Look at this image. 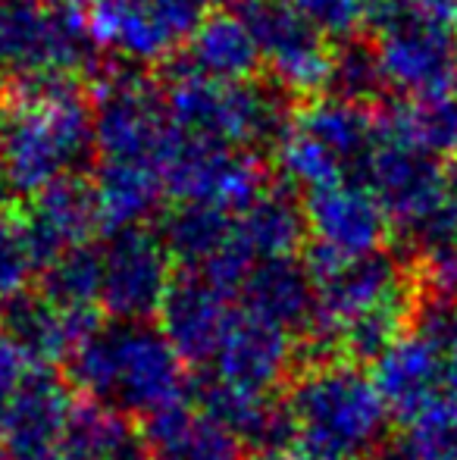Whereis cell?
I'll return each instance as SVG.
<instances>
[{
  "label": "cell",
  "mask_w": 457,
  "mask_h": 460,
  "mask_svg": "<svg viewBox=\"0 0 457 460\" xmlns=\"http://www.w3.org/2000/svg\"><path fill=\"white\" fill-rule=\"evenodd\" d=\"M92 110L101 164H145L160 170L176 138L163 88L135 69H110L98 82Z\"/></svg>",
  "instance_id": "cell-7"
},
{
  "label": "cell",
  "mask_w": 457,
  "mask_h": 460,
  "mask_svg": "<svg viewBox=\"0 0 457 460\" xmlns=\"http://www.w3.org/2000/svg\"><path fill=\"white\" fill-rule=\"evenodd\" d=\"M292 126L317 141L326 154H332L351 182H364L373 154L382 145L379 107L347 103L330 94L313 97L301 110H294Z\"/></svg>",
  "instance_id": "cell-19"
},
{
  "label": "cell",
  "mask_w": 457,
  "mask_h": 460,
  "mask_svg": "<svg viewBox=\"0 0 457 460\" xmlns=\"http://www.w3.org/2000/svg\"><path fill=\"white\" fill-rule=\"evenodd\" d=\"M260 66L263 63L254 35L235 10H216L191 35V41L163 63V69H176V73H189L207 82H223V85L254 82Z\"/></svg>",
  "instance_id": "cell-21"
},
{
  "label": "cell",
  "mask_w": 457,
  "mask_h": 460,
  "mask_svg": "<svg viewBox=\"0 0 457 460\" xmlns=\"http://www.w3.org/2000/svg\"><path fill=\"white\" fill-rule=\"evenodd\" d=\"M151 460H244V445L201 407L179 404L145 423Z\"/></svg>",
  "instance_id": "cell-25"
},
{
  "label": "cell",
  "mask_w": 457,
  "mask_h": 460,
  "mask_svg": "<svg viewBox=\"0 0 457 460\" xmlns=\"http://www.w3.org/2000/svg\"><path fill=\"white\" fill-rule=\"evenodd\" d=\"M452 88H454V97H457V66H454V82H452Z\"/></svg>",
  "instance_id": "cell-42"
},
{
  "label": "cell",
  "mask_w": 457,
  "mask_h": 460,
  "mask_svg": "<svg viewBox=\"0 0 457 460\" xmlns=\"http://www.w3.org/2000/svg\"><path fill=\"white\" fill-rule=\"evenodd\" d=\"M50 4H63V6H79V0H50Z\"/></svg>",
  "instance_id": "cell-40"
},
{
  "label": "cell",
  "mask_w": 457,
  "mask_h": 460,
  "mask_svg": "<svg viewBox=\"0 0 457 460\" xmlns=\"http://www.w3.org/2000/svg\"><path fill=\"white\" fill-rule=\"evenodd\" d=\"M292 451L301 460H373L389 426V404L373 376L332 360L301 369L286 398Z\"/></svg>",
  "instance_id": "cell-3"
},
{
  "label": "cell",
  "mask_w": 457,
  "mask_h": 460,
  "mask_svg": "<svg viewBox=\"0 0 457 460\" xmlns=\"http://www.w3.org/2000/svg\"><path fill=\"white\" fill-rule=\"evenodd\" d=\"M73 411L75 398L66 382L50 369L35 367L6 401L0 448L25 460H57Z\"/></svg>",
  "instance_id": "cell-15"
},
{
  "label": "cell",
  "mask_w": 457,
  "mask_h": 460,
  "mask_svg": "<svg viewBox=\"0 0 457 460\" xmlns=\"http://www.w3.org/2000/svg\"><path fill=\"white\" fill-rule=\"evenodd\" d=\"M57 460H151V451L132 420L92 401H75Z\"/></svg>",
  "instance_id": "cell-27"
},
{
  "label": "cell",
  "mask_w": 457,
  "mask_h": 460,
  "mask_svg": "<svg viewBox=\"0 0 457 460\" xmlns=\"http://www.w3.org/2000/svg\"><path fill=\"white\" fill-rule=\"evenodd\" d=\"M373 382L389 404V411L408 413L420 411L433 398L445 394L442 376H445V348L429 335L408 326L376 360H373Z\"/></svg>",
  "instance_id": "cell-22"
},
{
  "label": "cell",
  "mask_w": 457,
  "mask_h": 460,
  "mask_svg": "<svg viewBox=\"0 0 457 460\" xmlns=\"http://www.w3.org/2000/svg\"><path fill=\"white\" fill-rule=\"evenodd\" d=\"M4 335L22 351L31 367L50 369L57 360H66L98 332V310H63L50 304L41 291H22L4 304Z\"/></svg>",
  "instance_id": "cell-16"
},
{
  "label": "cell",
  "mask_w": 457,
  "mask_h": 460,
  "mask_svg": "<svg viewBox=\"0 0 457 460\" xmlns=\"http://www.w3.org/2000/svg\"><path fill=\"white\" fill-rule=\"evenodd\" d=\"M104 288V251L82 244L41 270V295L63 310H98Z\"/></svg>",
  "instance_id": "cell-29"
},
{
  "label": "cell",
  "mask_w": 457,
  "mask_h": 460,
  "mask_svg": "<svg viewBox=\"0 0 457 460\" xmlns=\"http://www.w3.org/2000/svg\"><path fill=\"white\" fill-rule=\"evenodd\" d=\"M223 0H88V29L101 50L132 63H166L220 10Z\"/></svg>",
  "instance_id": "cell-8"
},
{
  "label": "cell",
  "mask_w": 457,
  "mask_h": 460,
  "mask_svg": "<svg viewBox=\"0 0 457 460\" xmlns=\"http://www.w3.org/2000/svg\"><path fill=\"white\" fill-rule=\"evenodd\" d=\"M410 6L429 13L435 19H445V22H457V0H408Z\"/></svg>",
  "instance_id": "cell-35"
},
{
  "label": "cell",
  "mask_w": 457,
  "mask_h": 460,
  "mask_svg": "<svg viewBox=\"0 0 457 460\" xmlns=\"http://www.w3.org/2000/svg\"><path fill=\"white\" fill-rule=\"evenodd\" d=\"M235 314V291L223 288L201 270H179L160 307V329L185 364L210 367Z\"/></svg>",
  "instance_id": "cell-14"
},
{
  "label": "cell",
  "mask_w": 457,
  "mask_h": 460,
  "mask_svg": "<svg viewBox=\"0 0 457 460\" xmlns=\"http://www.w3.org/2000/svg\"><path fill=\"white\" fill-rule=\"evenodd\" d=\"M238 307L292 339H304L317 320V282L298 257L257 263L238 288Z\"/></svg>",
  "instance_id": "cell-20"
},
{
  "label": "cell",
  "mask_w": 457,
  "mask_h": 460,
  "mask_svg": "<svg viewBox=\"0 0 457 460\" xmlns=\"http://www.w3.org/2000/svg\"><path fill=\"white\" fill-rule=\"evenodd\" d=\"M235 217L210 204H176L160 223V238L172 263L182 270H201L226 248Z\"/></svg>",
  "instance_id": "cell-28"
},
{
  "label": "cell",
  "mask_w": 457,
  "mask_h": 460,
  "mask_svg": "<svg viewBox=\"0 0 457 460\" xmlns=\"http://www.w3.org/2000/svg\"><path fill=\"white\" fill-rule=\"evenodd\" d=\"M0 460H25V457H16V455H6L4 448H0Z\"/></svg>",
  "instance_id": "cell-41"
},
{
  "label": "cell",
  "mask_w": 457,
  "mask_h": 460,
  "mask_svg": "<svg viewBox=\"0 0 457 460\" xmlns=\"http://www.w3.org/2000/svg\"><path fill=\"white\" fill-rule=\"evenodd\" d=\"M304 22H311L326 41L342 44L366 31L373 0H288Z\"/></svg>",
  "instance_id": "cell-33"
},
{
  "label": "cell",
  "mask_w": 457,
  "mask_h": 460,
  "mask_svg": "<svg viewBox=\"0 0 457 460\" xmlns=\"http://www.w3.org/2000/svg\"><path fill=\"white\" fill-rule=\"evenodd\" d=\"M160 176L166 198L176 204H210L232 217L248 210L273 185L260 154L191 138L179 128L160 164Z\"/></svg>",
  "instance_id": "cell-9"
},
{
  "label": "cell",
  "mask_w": 457,
  "mask_h": 460,
  "mask_svg": "<svg viewBox=\"0 0 457 460\" xmlns=\"http://www.w3.org/2000/svg\"><path fill=\"white\" fill-rule=\"evenodd\" d=\"M326 92H330V97H338V101H347V103L379 107V97L389 92V82H385V75H382V66H379L373 41L351 38V41L336 44Z\"/></svg>",
  "instance_id": "cell-31"
},
{
  "label": "cell",
  "mask_w": 457,
  "mask_h": 460,
  "mask_svg": "<svg viewBox=\"0 0 457 460\" xmlns=\"http://www.w3.org/2000/svg\"><path fill=\"white\" fill-rule=\"evenodd\" d=\"M366 31L391 92L401 97L452 92L457 66L452 22L417 10L408 0H373Z\"/></svg>",
  "instance_id": "cell-6"
},
{
  "label": "cell",
  "mask_w": 457,
  "mask_h": 460,
  "mask_svg": "<svg viewBox=\"0 0 457 460\" xmlns=\"http://www.w3.org/2000/svg\"><path fill=\"white\" fill-rule=\"evenodd\" d=\"M163 101L172 126L191 138L260 154L279 147L292 126L286 92L273 82H207L176 69H163Z\"/></svg>",
  "instance_id": "cell-4"
},
{
  "label": "cell",
  "mask_w": 457,
  "mask_h": 460,
  "mask_svg": "<svg viewBox=\"0 0 457 460\" xmlns=\"http://www.w3.org/2000/svg\"><path fill=\"white\" fill-rule=\"evenodd\" d=\"M232 10L250 29L263 69L279 92L311 101L326 92L336 44L304 22L288 0H235Z\"/></svg>",
  "instance_id": "cell-10"
},
{
  "label": "cell",
  "mask_w": 457,
  "mask_h": 460,
  "mask_svg": "<svg viewBox=\"0 0 457 460\" xmlns=\"http://www.w3.org/2000/svg\"><path fill=\"white\" fill-rule=\"evenodd\" d=\"M373 460H408V457H404L398 448H385V451H379V455L373 457Z\"/></svg>",
  "instance_id": "cell-38"
},
{
  "label": "cell",
  "mask_w": 457,
  "mask_h": 460,
  "mask_svg": "<svg viewBox=\"0 0 457 460\" xmlns=\"http://www.w3.org/2000/svg\"><path fill=\"white\" fill-rule=\"evenodd\" d=\"M382 141L404 145L439 164H457V97L452 92L398 97L379 110Z\"/></svg>",
  "instance_id": "cell-24"
},
{
  "label": "cell",
  "mask_w": 457,
  "mask_h": 460,
  "mask_svg": "<svg viewBox=\"0 0 457 460\" xmlns=\"http://www.w3.org/2000/svg\"><path fill=\"white\" fill-rule=\"evenodd\" d=\"M244 460H301V457L292 448H260V451H250Z\"/></svg>",
  "instance_id": "cell-37"
},
{
  "label": "cell",
  "mask_w": 457,
  "mask_h": 460,
  "mask_svg": "<svg viewBox=\"0 0 457 460\" xmlns=\"http://www.w3.org/2000/svg\"><path fill=\"white\" fill-rule=\"evenodd\" d=\"M10 191V185H6V176H4V166H0V200H4V194Z\"/></svg>",
  "instance_id": "cell-39"
},
{
  "label": "cell",
  "mask_w": 457,
  "mask_h": 460,
  "mask_svg": "<svg viewBox=\"0 0 457 460\" xmlns=\"http://www.w3.org/2000/svg\"><path fill=\"white\" fill-rule=\"evenodd\" d=\"M304 263L313 276L385 251L391 226L364 182H338L304 194Z\"/></svg>",
  "instance_id": "cell-11"
},
{
  "label": "cell",
  "mask_w": 457,
  "mask_h": 460,
  "mask_svg": "<svg viewBox=\"0 0 457 460\" xmlns=\"http://www.w3.org/2000/svg\"><path fill=\"white\" fill-rule=\"evenodd\" d=\"M442 388L445 394H457V341L445 348V376H442Z\"/></svg>",
  "instance_id": "cell-36"
},
{
  "label": "cell",
  "mask_w": 457,
  "mask_h": 460,
  "mask_svg": "<svg viewBox=\"0 0 457 460\" xmlns=\"http://www.w3.org/2000/svg\"><path fill=\"white\" fill-rule=\"evenodd\" d=\"M364 185L376 194L391 229L410 244L457 204L452 166L391 141L373 154Z\"/></svg>",
  "instance_id": "cell-12"
},
{
  "label": "cell",
  "mask_w": 457,
  "mask_h": 460,
  "mask_svg": "<svg viewBox=\"0 0 457 460\" xmlns=\"http://www.w3.org/2000/svg\"><path fill=\"white\" fill-rule=\"evenodd\" d=\"M232 244L254 267L267 261L298 257V248L307 244L304 198H298L292 185L273 182L248 210L235 217Z\"/></svg>",
  "instance_id": "cell-23"
},
{
  "label": "cell",
  "mask_w": 457,
  "mask_h": 460,
  "mask_svg": "<svg viewBox=\"0 0 457 460\" xmlns=\"http://www.w3.org/2000/svg\"><path fill=\"white\" fill-rule=\"evenodd\" d=\"M35 270L38 257L29 242L22 217L0 210V304L22 295Z\"/></svg>",
  "instance_id": "cell-32"
},
{
  "label": "cell",
  "mask_w": 457,
  "mask_h": 460,
  "mask_svg": "<svg viewBox=\"0 0 457 460\" xmlns=\"http://www.w3.org/2000/svg\"><path fill=\"white\" fill-rule=\"evenodd\" d=\"M94 151V110L79 82L63 75L16 82L0 113V166L10 191L31 194L66 176Z\"/></svg>",
  "instance_id": "cell-1"
},
{
  "label": "cell",
  "mask_w": 457,
  "mask_h": 460,
  "mask_svg": "<svg viewBox=\"0 0 457 460\" xmlns=\"http://www.w3.org/2000/svg\"><path fill=\"white\" fill-rule=\"evenodd\" d=\"M35 248L38 267H48L60 254L82 244H92L94 232L104 229L94 182L85 176H66L31 194L25 210L19 213Z\"/></svg>",
  "instance_id": "cell-17"
},
{
  "label": "cell",
  "mask_w": 457,
  "mask_h": 460,
  "mask_svg": "<svg viewBox=\"0 0 457 460\" xmlns=\"http://www.w3.org/2000/svg\"><path fill=\"white\" fill-rule=\"evenodd\" d=\"M401 423L398 451L408 460H457V394H439Z\"/></svg>",
  "instance_id": "cell-30"
},
{
  "label": "cell",
  "mask_w": 457,
  "mask_h": 460,
  "mask_svg": "<svg viewBox=\"0 0 457 460\" xmlns=\"http://www.w3.org/2000/svg\"><path fill=\"white\" fill-rule=\"evenodd\" d=\"M98 41L79 6L0 0V73L22 79H75L98 63Z\"/></svg>",
  "instance_id": "cell-5"
},
{
  "label": "cell",
  "mask_w": 457,
  "mask_h": 460,
  "mask_svg": "<svg viewBox=\"0 0 457 460\" xmlns=\"http://www.w3.org/2000/svg\"><path fill=\"white\" fill-rule=\"evenodd\" d=\"M294 341L298 339L238 307L220 351L210 360L207 376L250 392L276 394L279 382H286V376L298 364Z\"/></svg>",
  "instance_id": "cell-18"
},
{
  "label": "cell",
  "mask_w": 457,
  "mask_h": 460,
  "mask_svg": "<svg viewBox=\"0 0 457 460\" xmlns=\"http://www.w3.org/2000/svg\"><path fill=\"white\" fill-rule=\"evenodd\" d=\"M31 369L35 367L22 358V351L0 332V407H6V401L13 398V392L22 385V379Z\"/></svg>",
  "instance_id": "cell-34"
},
{
  "label": "cell",
  "mask_w": 457,
  "mask_h": 460,
  "mask_svg": "<svg viewBox=\"0 0 457 460\" xmlns=\"http://www.w3.org/2000/svg\"><path fill=\"white\" fill-rule=\"evenodd\" d=\"M69 382L126 420H154L189 398L185 360L154 323H104L69 358Z\"/></svg>",
  "instance_id": "cell-2"
},
{
  "label": "cell",
  "mask_w": 457,
  "mask_h": 460,
  "mask_svg": "<svg viewBox=\"0 0 457 460\" xmlns=\"http://www.w3.org/2000/svg\"><path fill=\"white\" fill-rule=\"evenodd\" d=\"M92 182L98 191L101 223L107 232L145 226L166 198L160 170L145 164H101Z\"/></svg>",
  "instance_id": "cell-26"
},
{
  "label": "cell",
  "mask_w": 457,
  "mask_h": 460,
  "mask_svg": "<svg viewBox=\"0 0 457 460\" xmlns=\"http://www.w3.org/2000/svg\"><path fill=\"white\" fill-rule=\"evenodd\" d=\"M104 251V288L101 307L116 323H151L160 316L179 270L160 232L147 226L110 232Z\"/></svg>",
  "instance_id": "cell-13"
}]
</instances>
